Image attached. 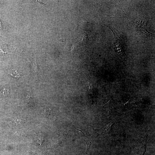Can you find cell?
Returning a JSON list of instances; mask_svg holds the SVG:
<instances>
[{
  "instance_id": "8",
  "label": "cell",
  "mask_w": 155,
  "mask_h": 155,
  "mask_svg": "<svg viewBox=\"0 0 155 155\" xmlns=\"http://www.w3.org/2000/svg\"><path fill=\"white\" fill-rule=\"evenodd\" d=\"M2 25L0 21V34L1 35V34Z\"/></svg>"
},
{
  "instance_id": "5",
  "label": "cell",
  "mask_w": 155,
  "mask_h": 155,
  "mask_svg": "<svg viewBox=\"0 0 155 155\" xmlns=\"http://www.w3.org/2000/svg\"><path fill=\"white\" fill-rule=\"evenodd\" d=\"M84 141L85 142L86 145H87V150L86 153V154H87L89 150L90 147L92 144L94 140L87 138L85 139L84 140Z\"/></svg>"
},
{
  "instance_id": "7",
  "label": "cell",
  "mask_w": 155,
  "mask_h": 155,
  "mask_svg": "<svg viewBox=\"0 0 155 155\" xmlns=\"http://www.w3.org/2000/svg\"><path fill=\"white\" fill-rule=\"evenodd\" d=\"M28 94L27 95V96L26 97V99L27 100H29V98L30 96H31V90H30V89H28Z\"/></svg>"
},
{
  "instance_id": "1",
  "label": "cell",
  "mask_w": 155,
  "mask_h": 155,
  "mask_svg": "<svg viewBox=\"0 0 155 155\" xmlns=\"http://www.w3.org/2000/svg\"><path fill=\"white\" fill-rule=\"evenodd\" d=\"M148 136L147 135L142 138L138 143L136 148V155H144L146 150Z\"/></svg>"
},
{
  "instance_id": "3",
  "label": "cell",
  "mask_w": 155,
  "mask_h": 155,
  "mask_svg": "<svg viewBox=\"0 0 155 155\" xmlns=\"http://www.w3.org/2000/svg\"><path fill=\"white\" fill-rule=\"evenodd\" d=\"M24 121V120L21 119H17L8 122L7 124L10 126L17 125L23 123Z\"/></svg>"
},
{
  "instance_id": "6",
  "label": "cell",
  "mask_w": 155,
  "mask_h": 155,
  "mask_svg": "<svg viewBox=\"0 0 155 155\" xmlns=\"http://www.w3.org/2000/svg\"><path fill=\"white\" fill-rule=\"evenodd\" d=\"M33 64L34 71V72H36V69L37 68V65L35 59H34V60L33 61Z\"/></svg>"
},
{
  "instance_id": "4",
  "label": "cell",
  "mask_w": 155,
  "mask_h": 155,
  "mask_svg": "<svg viewBox=\"0 0 155 155\" xmlns=\"http://www.w3.org/2000/svg\"><path fill=\"white\" fill-rule=\"evenodd\" d=\"M8 73L14 77L18 78L21 77V73L17 70L13 69L8 70Z\"/></svg>"
},
{
  "instance_id": "2",
  "label": "cell",
  "mask_w": 155,
  "mask_h": 155,
  "mask_svg": "<svg viewBox=\"0 0 155 155\" xmlns=\"http://www.w3.org/2000/svg\"><path fill=\"white\" fill-rule=\"evenodd\" d=\"M113 124L112 122H110L107 125L103 126L101 129H94V130L100 133L101 134H107L110 130Z\"/></svg>"
}]
</instances>
